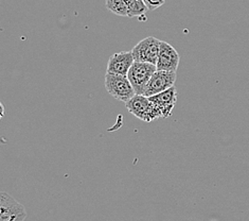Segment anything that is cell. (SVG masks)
I'll return each instance as SVG.
<instances>
[{
	"instance_id": "cell-1",
	"label": "cell",
	"mask_w": 249,
	"mask_h": 221,
	"mask_svg": "<svg viewBox=\"0 0 249 221\" xmlns=\"http://www.w3.org/2000/svg\"><path fill=\"white\" fill-rule=\"evenodd\" d=\"M125 106L129 113H132L135 117L142 121L151 122L163 118L161 111L144 95H135L128 102L125 103Z\"/></svg>"
},
{
	"instance_id": "cell-3",
	"label": "cell",
	"mask_w": 249,
	"mask_h": 221,
	"mask_svg": "<svg viewBox=\"0 0 249 221\" xmlns=\"http://www.w3.org/2000/svg\"><path fill=\"white\" fill-rule=\"evenodd\" d=\"M157 67L155 64L135 61L129 68L127 78L133 85L136 95H143L147 83L151 80L152 76L156 73Z\"/></svg>"
},
{
	"instance_id": "cell-4",
	"label": "cell",
	"mask_w": 249,
	"mask_h": 221,
	"mask_svg": "<svg viewBox=\"0 0 249 221\" xmlns=\"http://www.w3.org/2000/svg\"><path fill=\"white\" fill-rule=\"evenodd\" d=\"M160 43H161V40L154 37H149L140 40L132 49L135 61L156 65L159 56Z\"/></svg>"
},
{
	"instance_id": "cell-7",
	"label": "cell",
	"mask_w": 249,
	"mask_h": 221,
	"mask_svg": "<svg viewBox=\"0 0 249 221\" xmlns=\"http://www.w3.org/2000/svg\"><path fill=\"white\" fill-rule=\"evenodd\" d=\"M179 60L180 57L174 47L167 43V41L161 40V43H160L159 56L156 63L157 70L174 71V73H176L179 65Z\"/></svg>"
},
{
	"instance_id": "cell-11",
	"label": "cell",
	"mask_w": 249,
	"mask_h": 221,
	"mask_svg": "<svg viewBox=\"0 0 249 221\" xmlns=\"http://www.w3.org/2000/svg\"><path fill=\"white\" fill-rule=\"evenodd\" d=\"M106 8L118 16H127L126 0H106Z\"/></svg>"
},
{
	"instance_id": "cell-5",
	"label": "cell",
	"mask_w": 249,
	"mask_h": 221,
	"mask_svg": "<svg viewBox=\"0 0 249 221\" xmlns=\"http://www.w3.org/2000/svg\"><path fill=\"white\" fill-rule=\"evenodd\" d=\"M27 217L26 208L11 195L0 194V221H23Z\"/></svg>"
},
{
	"instance_id": "cell-9",
	"label": "cell",
	"mask_w": 249,
	"mask_h": 221,
	"mask_svg": "<svg viewBox=\"0 0 249 221\" xmlns=\"http://www.w3.org/2000/svg\"><path fill=\"white\" fill-rule=\"evenodd\" d=\"M153 103L157 105L158 109L161 111L163 118H168L172 115L174 106L177 101V91L175 86L167 89L162 93L154 95L152 97H149Z\"/></svg>"
},
{
	"instance_id": "cell-2",
	"label": "cell",
	"mask_w": 249,
	"mask_h": 221,
	"mask_svg": "<svg viewBox=\"0 0 249 221\" xmlns=\"http://www.w3.org/2000/svg\"><path fill=\"white\" fill-rule=\"evenodd\" d=\"M105 88L110 96L122 101L124 103L128 102L136 95L135 89L130 84L127 76L106 73Z\"/></svg>"
},
{
	"instance_id": "cell-12",
	"label": "cell",
	"mask_w": 249,
	"mask_h": 221,
	"mask_svg": "<svg viewBox=\"0 0 249 221\" xmlns=\"http://www.w3.org/2000/svg\"><path fill=\"white\" fill-rule=\"evenodd\" d=\"M149 11H154L164 4L165 0H143Z\"/></svg>"
},
{
	"instance_id": "cell-10",
	"label": "cell",
	"mask_w": 249,
	"mask_h": 221,
	"mask_svg": "<svg viewBox=\"0 0 249 221\" xmlns=\"http://www.w3.org/2000/svg\"><path fill=\"white\" fill-rule=\"evenodd\" d=\"M127 3V17H140L144 16L149 9L143 0H126Z\"/></svg>"
},
{
	"instance_id": "cell-6",
	"label": "cell",
	"mask_w": 249,
	"mask_h": 221,
	"mask_svg": "<svg viewBox=\"0 0 249 221\" xmlns=\"http://www.w3.org/2000/svg\"><path fill=\"white\" fill-rule=\"evenodd\" d=\"M176 77V73L174 71L156 70V73L152 76L151 80L147 83L143 95L145 97H152L154 95L167 91L174 86Z\"/></svg>"
},
{
	"instance_id": "cell-8",
	"label": "cell",
	"mask_w": 249,
	"mask_h": 221,
	"mask_svg": "<svg viewBox=\"0 0 249 221\" xmlns=\"http://www.w3.org/2000/svg\"><path fill=\"white\" fill-rule=\"evenodd\" d=\"M135 62L132 51H119L114 53L107 63V73L127 76L129 68Z\"/></svg>"
}]
</instances>
